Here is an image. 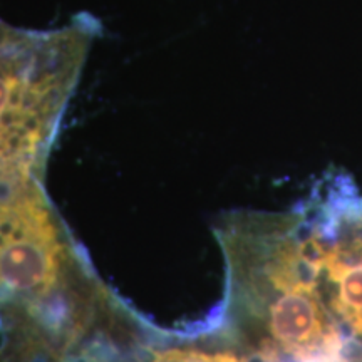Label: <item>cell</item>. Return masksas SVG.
I'll return each instance as SVG.
<instances>
[{"label": "cell", "instance_id": "obj_1", "mask_svg": "<svg viewBox=\"0 0 362 362\" xmlns=\"http://www.w3.org/2000/svg\"><path fill=\"white\" fill-rule=\"evenodd\" d=\"M216 235L226 342L250 362H356L330 314L319 243L300 205L226 215Z\"/></svg>", "mask_w": 362, "mask_h": 362}, {"label": "cell", "instance_id": "obj_2", "mask_svg": "<svg viewBox=\"0 0 362 362\" xmlns=\"http://www.w3.org/2000/svg\"><path fill=\"white\" fill-rule=\"evenodd\" d=\"M96 33L88 16L47 33H0V180H40Z\"/></svg>", "mask_w": 362, "mask_h": 362}, {"label": "cell", "instance_id": "obj_3", "mask_svg": "<svg viewBox=\"0 0 362 362\" xmlns=\"http://www.w3.org/2000/svg\"><path fill=\"white\" fill-rule=\"evenodd\" d=\"M300 206L319 243L330 314L362 362V193L351 176L327 173Z\"/></svg>", "mask_w": 362, "mask_h": 362}, {"label": "cell", "instance_id": "obj_4", "mask_svg": "<svg viewBox=\"0 0 362 362\" xmlns=\"http://www.w3.org/2000/svg\"><path fill=\"white\" fill-rule=\"evenodd\" d=\"M144 362H250L242 352L220 336L215 346H173L155 349Z\"/></svg>", "mask_w": 362, "mask_h": 362}]
</instances>
